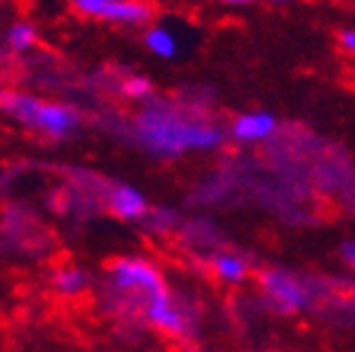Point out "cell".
<instances>
[{"instance_id": "1", "label": "cell", "mask_w": 355, "mask_h": 352, "mask_svg": "<svg viewBox=\"0 0 355 352\" xmlns=\"http://www.w3.org/2000/svg\"><path fill=\"white\" fill-rule=\"evenodd\" d=\"M139 143L158 158H178L190 150H215L225 143V131L202 118H190L180 109L163 101H150L136 116Z\"/></svg>"}, {"instance_id": "2", "label": "cell", "mask_w": 355, "mask_h": 352, "mask_svg": "<svg viewBox=\"0 0 355 352\" xmlns=\"http://www.w3.org/2000/svg\"><path fill=\"white\" fill-rule=\"evenodd\" d=\"M0 109L10 116L12 121L25 126L47 138H67L72 136L79 126V111L69 104L60 101H44L35 94H3L0 96Z\"/></svg>"}, {"instance_id": "3", "label": "cell", "mask_w": 355, "mask_h": 352, "mask_svg": "<svg viewBox=\"0 0 355 352\" xmlns=\"http://www.w3.org/2000/svg\"><path fill=\"white\" fill-rule=\"evenodd\" d=\"M109 286L119 301L139 313L155 298L168 296L161 269L141 256H121L114 261L109 269Z\"/></svg>"}, {"instance_id": "4", "label": "cell", "mask_w": 355, "mask_h": 352, "mask_svg": "<svg viewBox=\"0 0 355 352\" xmlns=\"http://www.w3.org/2000/svg\"><path fill=\"white\" fill-rule=\"evenodd\" d=\"M259 288L269 308L282 315H296L316 308L318 283L286 269H266L259 276Z\"/></svg>"}, {"instance_id": "5", "label": "cell", "mask_w": 355, "mask_h": 352, "mask_svg": "<svg viewBox=\"0 0 355 352\" xmlns=\"http://www.w3.org/2000/svg\"><path fill=\"white\" fill-rule=\"evenodd\" d=\"M144 320L155 328L163 335L178 337V340H185V337L193 335V315L171 298V293L163 298H155L153 303H148L144 310H141Z\"/></svg>"}, {"instance_id": "6", "label": "cell", "mask_w": 355, "mask_h": 352, "mask_svg": "<svg viewBox=\"0 0 355 352\" xmlns=\"http://www.w3.org/2000/svg\"><path fill=\"white\" fill-rule=\"evenodd\" d=\"M279 121L277 116L269 111H247V114L237 116L230 126V136L237 143H261L277 133Z\"/></svg>"}, {"instance_id": "7", "label": "cell", "mask_w": 355, "mask_h": 352, "mask_svg": "<svg viewBox=\"0 0 355 352\" xmlns=\"http://www.w3.org/2000/svg\"><path fill=\"white\" fill-rule=\"evenodd\" d=\"M106 204H109L111 215L123 222H139L148 217V200L133 185H114L109 190Z\"/></svg>"}, {"instance_id": "8", "label": "cell", "mask_w": 355, "mask_h": 352, "mask_svg": "<svg viewBox=\"0 0 355 352\" xmlns=\"http://www.w3.org/2000/svg\"><path fill=\"white\" fill-rule=\"evenodd\" d=\"M153 17V8L146 0H119L101 10L99 20L123 25V28H141Z\"/></svg>"}, {"instance_id": "9", "label": "cell", "mask_w": 355, "mask_h": 352, "mask_svg": "<svg viewBox=\"0 0 355 352\" xmlns=\"http://www.w3.org/2000/svg\"><path fill=\"white\" fill-rule=\"evenodd\" d=\"M210 266H212L215 279L222 281V283H230V286H239V283H244L247 276H250V261L232 252L215 254Z\"/></svg>"}, {"instance_id": "10", "label": "cell", "mask_w": 355, "mask_h": 352, "mask_svg": "<svg viewBox=\"0 0 355 352\" xmlns=\"http://www.w3.org/2000/svg\"><path fill=\"white\" fill-rule=\"evenodd\" d=\"M52 288L62 298H79L89 288V274L79 266H60L52 274Z\"/></svg>"}, {"instance_id": "11", "label": "cell", "mask_w": 355, "mask_h": 352, "mask_svg": "<svg viewBox=\"0 0 355 352\" xmlns=\"http://www.w3.org/2000/svg\"><path fill=\"white\" fill-rule=\"evenodd\" d=\"M146 50L158 60H173L178 55V37L173 30L163 28V25H153L144 33Z\"/></svg>"}, {"instance_id": "12", "label": "cell", "mask_w": 355, "mask_h": 352, "mask_svg": "<svg viewBox=\"0 0 355 352\" xmlns=\"http://www.w3.org/2000/svg\"><path fill=\"white\" fill-rule=\"evenodd\" d=\"M37 30H35V25H30V22H15V25H10L6 33V42L8 47H10L12 52H30L37 44Z\"/></svg>"}, {"instance_id": "13", "label": "cell", "mask_w": 355, "mask_h": 352, "mask_svg": "<svg viewBox=\"0 0 355 352\" xmlns=\"http://www.w3.org/2000/svg\"><path fill=\"white\" fill-rule=\"evenodd\" d=\"M121 91L126 99H136V101H150L153 96V84L148 77L144 74H131L121 82Z\"/></svg>"}, {"instance_id": "14", "label": "cell", "mask_w": 355, "mask_h": 352, "mask_svg": "<svg viewBox=\"0 0 355 352\" xmlns=\"http://www.w3.org/2000/svg\"><path fill=\"white\" fill-rule=\"evenodd\" d=\"M111 3H119V0H72V6L77 8L82 15L96 17V20H99L101 10H104L106 6H111Z\"/></svg>"}, {"instance_id": "15", "label": "cell", "mask_w": 355, "mask_h": 352, "mask_svg": "<svg viewBox=\"0 0 355 352\" xmlns=\"http://www.w3.org/2000/svg\"><path fill=\"white\" fill-rule=\"evenodd\" d=\"M340 259L350 271H355V239H348V242L340 244Z\"/></svg>"}, {"instance_id": "16", "label": "cell", "mask_w": 355, "mask_h": 352, "mask_svg": "<svg viewBox=\"0 0 355 352\" xmlns=\"http://www.w3.org/2000/svg\"><path fill=\"white\" fill-rule=\"evenodd\" d=\"M340 47H343L348 55L355 57V28L353 30H345V33H340Z\"/></svg>"}, {"instance_id": "17", "label": "cell", "mask_w": 355, "mask_h": 352, "mask_svg": "<svg viewBox=\"0 0 355 352\" xmlns=\"http://www.w3.org/2000/svg\"><path fill=\"white\" fill-rule=\"evenodd\" d=\"M220 3H225V6L239 8V6H252V3H257V0H220Z\"/></svg>"}, {"instance_id": "18", "label": "cell", "mask_w": 355, "mask_h": 352, "mask_svg": "<svg viewBox=\"0 0 355 352\" xmlns=\"http://www.w3.org/2000/svg\"><path fill=\"white\" fill-rule=\"evenodd\" d=\"M266 3H272V6H288L291 0H266Z\"/></svg>"}, {"instance_id": "19", "label": "cell", "mask_w": 355, "mask_h": 352, "mask_svg": "<svg viewBox=\"0 0 355 352\" xmlns=\"http://www.w3.org/2000/svg\"><path fill=\"white\" fill-rule=\"evenodd\" d=\"M0 96H3V94H0Z\"/></svg>"}]
</instances>
